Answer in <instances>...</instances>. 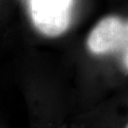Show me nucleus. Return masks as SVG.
I'll return each mask as SVG.
<instances>
[{"label": "nucleus", "mask_w": 128, "mask_h": 128, "mask_svg": "<svg viewBox=\"0 0 128 128\" xmlns=\"http://www.w3.org/2000/svg\"><path fill=\"white\" fill-rule=\"evenodd\" d=\"M124 24L117 16H107L93 28L86 39L92 54L104 55L124 46Z\"/></svg>", "instance_id": "obj_2"}, {"label": "nucleus", "mask_w": 128, "mask_h": 128, "mask_svg": "<svg viewBox=\"0 0 128 128\" xmlns=\"http://www.w3.org/2000/svg\"><path fill=\"white\" fill-rule=\"evenodd\" d=\"M0 128H8V127H7L3 122H0Z\"/></svg>", "instance_id": "obj_6"}, {"label": "nucleus", "mask_w": 128, "mask_h": 128, "mask_svg": "<svg viewBox=\"0 0 128 128\" xmlns=\"http://www.w3.org/2000/svg\"><path fill=\"white\" fill-rule=\"evenodd\" d=\"M72 0H30L32 24L46 37L60 36L71 21Z\"/></svg>", "instance_id": "obj_1"}, {"label": "nucleus", "mask_w": 128, "mask_h": 128, "mask_svg": "<svg viewBox=\"0 0 128 128\" xmlns=\"http://www.w3.org/2000/svg\"><path fill=\"white\" fill-rule=\"evenodd\" d=\"M24 99L26 100L27 113L28 116L30 128H48V107L50 104H46L41 94L32 87H28L24 90Z\"/></svg>", "instance_id": "obj_3"}, {"label": "nucleus", "mask_w": 128, "mask_h": 128, "mask_svg": "<svg viewBox=\"0 0 128 128\" xmlns=\"http://www.w3.org/2000/svg\"><path fill=\"white\" fill-rule=\"evenodd\" d=\"M125 128H128V124H127V125H126V127H125Z\"/></svg>", "instance_id": "obj_7"}, {"label": "nucleus", "mask_w": 128, "mask_h": 128, "mask_svg": "<svg viewBox=\"0 0 128 128\" xmlns=\"http://www.w3.org/2000/svg\"><path fill=\"white\" fill-rule=\"evenodd\" d=\"M124 63L125 68L128 70V45L125 46V50H124Z\"/></svg>", "instance_id": "obj_5"}, {"label": "nucleus", "mask_w": 128, "mask_h": 128, "mask_svg": "<svg viewBox=\"0 0 128 128\" xmlns=\"http://www.w3.org/2000/svg\"><path fill=\"white\" fill-rule=\"evenodd\" d=\"M124 46H127L128 45V22L124 24Z\"/></svg>", "instance_id": "obj_4"}]
</instances>
